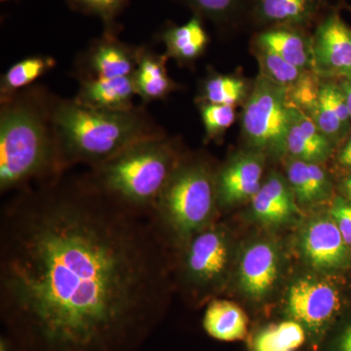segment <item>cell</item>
Wrapping results in <instances>:
<instances>
[{"label": "cell", "mask_w": 351, "mask_h": 351, "mask_svg": "<svg viewBox=\"0 0 351 351\" xmlns=\"http://www.w3.org/2000/svg\"><path fill=\"white\" fill-rule=\"evenodd\" d=\"M172 249L149 215L82 175L23 189L0 212V321L17 351H138L160 325Z\"/></svg>", "instance_id": "obj_1"}, {"label": "cell", "mask_w": 351, "mask_h": 351, "mask_svg": "<svg viewBox=\"0 0 351 351\" xmlns=\"http://www.w3.org/2000/svg\"><path fill=\"white\" fill-rule=\"evenodd\" d=\"M55 99L56 95L38 84L0 99L1 195L64 175L53 120Z\"/></svg>", "instance_id": "obj_2"}, {"label": "cell", "mask_w": 351, "mask_h": 351, "mask_svg": "<svg viewBox=\"0 0 351 351\" xmlns=\"http://www.w3.org/2000/svg\"><path fill=\"white\" fill-rule=\"evenodd\" d=\"M53 120L64 174L76 165L97 167L136 143L167 135L144 105L108 112L56 96Z\"/></svg>", "instance_id": "obj_3"}, {"label": "cell", "mask_w": 351, "mask_h": 351, "mask_svg": "<svg viewBox=\"0 0 351 351\" xmlns=\"http://www.w3.org/2000/svg\"><path fill=\"white\" fill-rule=\"evenodd\" d=\"M184 156L181 141L164 135L130 145L86 174L108 197L149 216Z\"/></svg>", "instance_id": "obj_4"}, {"label": "cell", "mask_w": 351, "mask_h": 351, "mask_svg": "<svg viewBox=\"0 0 351 351\" xmlns=\"http://www.w3.org/2000/svg\"><path fill=\"white\" fill-rule=\"evenodd\" d=\"M216 172L202 156L184 154L159 196L149 217L172 251L213 225Z\"/></svg>", "instance_id": "obj_5"}, {"label": "cell", "mask_w": 351, "mask_h": 351, "mask_svg": "<svg viewBox=\"0 0 351 351\" xmlns=\"http://www.w3.org/2000/svg\"><path fill=\"white\" fill-rule=\"evenodd\" d=\"M291 108L287 88L258 75L242 112V134L249 149L265 156H286Z\"/></svg>", "instance_id": "obj_6"}, {"label": "cell", "mask_w": 351, "mask_h": 351, "mask_svg": "<svg viewBox=\"0 0 351 351\" xmlns=\"http://www.w3.org/2000/svg\"><path fill=\"white\" fill-rule=\"evenodd\" d=\"M230 239L223 226L211 225L182 247L174 258V274L182 286L199 295L223 283L230 265Z\"/></svg>", "instance_id": "obj_7"}, {"label": "cell", "mask_w": 351, "mask_h": 351, "mask_svg": "<svg viewBox=\"0 0 351 351\" xmlns=\"http://www.w3.org/2000/svg\"><path fill=\"white\" fill-rule=\"evenodd\" d=\"M343 306L338 284L326 277L302 276L289 288L286 313L306 334L319 339L336 319Z\"/></svg>", "instance_id": "obj_8"}, {"label": "cell", "mask_w": 351, "mask_h": 351, "mask_svg": "<svg viewBox=\"0 0 351 351\" xmlns=\"http://www.w3.org/2000/svg\"><path fill=\"white\" fill-rule=\"evenodd\" d=\"M313 73L325 80L351 76V27L330 7L311 34Z\"/></svg>", "instance_id": "obj_9"}, {"label": "cell", "mask_w": 351, "mask_h": 351, "mask_svg": "<svg viewBox=\"0 0 351 351\" xmlns=\"http://www.w3.org/2000/svg\"><path fill=\"white\" fill-rule=\"evenodd\" d=\"M141 49L120 40L117 32L104 31L76 59L75 76L85 80L133 75Z\"/></svg>", "instance_id": "obj_10"}, {"label": "cell", "mask_w": 351, "mask_h": 351, "mask_svg": "<svg viewBox=\"0 0 351 351\" xmlns=\"http://www.w3.org/2000/svg\"><path fill=\"white\" fill-rule=\"evenodd\" d=\"M265 156L248 149L233 154L216 172L219 208L237 206L252 200L263 184Z\"/></svg>", "instance_id": "obj_11"}, {"label": "cell", "mask_w": 351, "mask_h": 351, "mask_svg": "<svg viewBox=\"0 0 351 351\" xmlns=\"http://www.w3.org/2000/svg\"><path fill=\"white\" fill-rule=\"evenodd\" d=\"M302 257L318 271H337L351 265V248L330 216L307 223L301 237Z\"/></svg>", "instance_id": "obj_12"}, {"label": "cell", "mask_w": 351, "mask_h": 351, "mask_svg": "<svg viewBox=\"0 0 351 351\" xmlns=\"http://www.w3.org/2000/svg\"><path fill=\"white\" fill-rule=\"evenodd\" d=\"M329 8L326 0H256L250 29L290 27L308 31Z\"/></svg>", "instance_id": "obj_13"}, {"label": "cell", "mask_w": 351, "mask_h": 351, "mask_svg": "<svg viewBox=\"0 0 351 351\" xmlns=\"http://www.w3.org/2000/svg\"><path fill=\"white\" fill-rule=\"evenodd\" d=\"M280 254L269 241L251 244L242 255L239 284L242 292L253 301H262L274 290L280 274Z\"/></svg>", "instance_id": "obj_14"}, {"label": "cell", "mask_w": 351, "mask_h": 351, "mask_svg": "<svg viewBox=\"0 0 351 351\" xmlns=\"http://www.w3.org/2000/svg\"><path fill=\"white\" fill-rule=\"evenodd\" d=\"M297 203L287 179L274 172L263 181L257 195L252 198L251 211L263 225H285L299 213Z\"/></svg>", "instance_id": "obj_15"}, {"label": "cell", "mask_w": 351, "mask_h": 351, "mask_svg": "<svg viewBox=\"0 0 351 351\" xmlns=\"http://www.w3.org/2000/svg\"><path fill=\"white\" fill-rule=\"evenodd\" d=\"M334 143L308 115L292 105L286 138V154L306 162H324L331 156Z\"/></svg>", "instance_id": "obj_16"}, {"label": "cell", "mask_w": 351, "mask_h": 351, "mask_svg": "<svg viewBox=\"0 0 351 351\" xmlns=\"http://www.w3.org/2000/svg\"><path fill=\"white\" fill-rule=\"evenodd\" d=\"M252 43L265 48L304 71H313V41L308 31L270 27L256 31Z\"/></svg>", "instance_id": "obj_17"}, {"label": "cell", "mask_w": 351, "mask_h": 351, "mask_svg": "<svg viewBox=\"0 0 351 351\" xmlns=\"http://www.w3.org/2000/svg\"><path fill=\"white\" fill-rule=\"evenodd\" d=\"M133 75L105 80H80L75 101L84 107L108 112H125L136 107Z\"/></svg>", "instance_id": "obj_18"}, {"label": "cell", "mask_w": 351, "mask_h": 351, "mask_svg": "<svg viewBox=\"0 0 351 351\" xmlns=\"http://www.w3.org/2000/svg\"><path fill=\"white\" fill-rule=\"evenodd\" d=\"M158 39L165 46L166 56L182 66L199 59L210 40L204 21L195 15L184 25L167 23L159 32Z\"/></svg>", "instance_id": "obj_19"}, {"label": "cell", "mask_w": 351, "mask_h": 351, "mask_svg": "<svg viewBox=\"0 0 351 351\" xmlns=\"http://www.w3.org/2000/svg\"><path fill=\"white\" fill-rule=\"evenodd\" d=\"M308 117L334 144L345 137L351 117L339 83L321 78L317 101Z\"/></svg>", "instance_id": "obj_20"}, {"label": "cell", "mask_w": 351, "mask_h": 351, "mask_svg": "<svg viewBox=\"0 0 351 351\" xmlns=\"http://www.w3.org/2000/svg\"><path fill=\"white\" fill-rule=\"evenodd\" d=\"M221 34L250 29L256 0H175Z\"/></svg>", "instance_id": "obj_21"}, {"label": "cell", "mask_w": 351, "mask_h": 351, "mask_svg": "<svg viewBox=\"0 0 351 351\" xmlns=\"http://www.w3.org/2000/svg\"><path fill=\"white\" fill-rule=\"evenodd\" d=\"M169 58L142 46L137 68L133 73L136 93L143 105L154 101L165 100L179 85L170 77L167 71Z\"/></svg>", "instance_id": "obj_22"}, {"label": "cell", "mask_w": 351, "mask_h": 351, "mask_svg": "<svg viewBox=\"0 0 351 351\" xmlns=\"http://www.w3.org/2000/svg\"><path fill=\"white\" fill-rule=\"evenodd\" d=\"M286 171L289 184L300 204L322 202L331 195V180L320 164L306 162L290 157Z\"/></svg>", "instance_id": "obj_23"}, {"label": "cell", "mask_w": 351, "mask_h": 351, "mask_svg": "<svg viewBox=\"0 0 351 351\" xmlns=\"http://www.w3.org/2000/svg\"><path fill=\"white\" fill-rule=\"evenodd\" d=\"M202 324L208 336L218 341H241L248 334L246 313L235 302L226 300H213L208 304Z\"/></svg>", "instance_id": "obj_24"}, {"label": "cell", "mask_w": 351, "mask_h": 351, "mask_svg": "<svg viewBox=\"0 0 351 351\" xmlns=\"http://www.w3.org/2000/svg\"><path fill=\"white\" fill-rule=\"evenodd\" d=\"M56 66V60L48 55H34L21 60L7 69L0 80V99L8 98L32 86Z\"/></svg>", "instance_id": "obj_25"}, {"label": "cell", "mask_w": 351, "mask_h": 351, "mask_svg": "<svg viewBox=\"0 0 351 351\" xmlns=\"http://www.w3.org/2000/svg\"><path fill=\"white\" fill-rule=\"evenodd\" d=\"M251 89L248 83L239 76L211 73L201 83L196 101L235 107L246 101Z\"/></svg>", "instance_id": "obj_26"}, {"label": "cell", "mask_w": 351, "mask_h": 351, "mask_svg": "<svg viewBox=\"0 0 351 351\" xmlns=\"http://www.w3.org/2000/svg\"><path fill=\"white\" fill-rule=\"evenodd\" d=\"M306 336V331L299 323L284 321L258 332L254 339V351H294L304 345Z\"/></svg>", "instance_id": "obj_27"}, {"label": "cell", "mask_w": 351, "mask_h": 351, "mask_svg": "<svg viewBox=\"0 0 351 351\" xmlns=\"http://www.w3.org/2000/svg\"><path fill=\"white\" fill-rule=\"evenodd\" d=\"M252 52L260 66V75L288 90L301 82L304 76L311 71L298 68L274 53L254 43H252Z\"/></svg>", "instance_id": "obj_28"}, {"label": "cell", "mask_w": 351, "mask_h": 351, "mask_svg": "<svg viewBox=\"0 0 351 351\" xmlns=\"http://www.w3.org/2000/svg\"><path fill=\"white\" fill-rule=\"evenodd\" d=\"M69 8L83 15L99 18L104 31L119 32L117 19L130 0H64Z\"/></svg>", "instance_id": "obj_29"}, {"label": "cell", "mask_w": 351, "mask_h": 351, "mask_svg": "<svg viewBox=\"0 0 351 351\" xmlns=\"http://www.w3.org/2000/svg\"><path fill=\"white\" fill-rule=\"evenodd\" d=\"M201 119L206 135V142L217 141L223 136L235 120L234 107L214 104H199Z\"/></svg>", "instance_id": "obj_30"}, {"label": "cell", "mask_w": 351, "mask_h": 351, "mask_svg": "<svg viewBox=\"0 0 351 351\" xmlns=\"http://www.w3.org/2000/svg\"><path fill=\"white\" fill-rule=\"evenodd\" d=\"M330 216L338 226L341 237L351 248V202L338 197L330 209Z\"/></svg>", "instance_id": "obj_31"}, {"label": "cell", "mask_w": 351, "mask_h": 351, "mask_svg": "<svg viewBox=\"0 0 351 351\" xmlns=\"http://www.w3.org/2000/svg\"><path fill=\"white\" fill-rule=\"evenodd\" d=\"M336 351H351V323L346 327L339 336Z\"/></svg>", "instance_id": "obj_32"}, {"label": "cell", "mask_w": 351, "mask_h": 351, "mask_svg": "<svg viewBox=\"0 0 351 351\" xmlns=\"http://www.w3.org/2000/svg\"><path fill=\"white\" fill-rule=\"evenodd\" d=\"M338 162L343 167L351 169V138L339 152Z\"/></svg>", "instance_id": "obj_33"}, {"label": "cell", "mask_w": 351, "mask_h": 351, "mask_svg": "<svg viewBox=\"0 0 351 351\" xmlns=\"http://www.w3.org/2000/svg\"><path fill=\"white\" fill-rule=\"evenodd\" d=\"M339 86L343 90V95H345L346 105H348L351 117V76L350 77L343 78V80L339 82Z\"/></svg>", "instance_id": "obj_34"}, {"label": "cell", "mask_w": 351, "mask_h": 351, "mask_svg": "<svg viewBox=\"0 0 351 351\" xmlns=\"http://www.w3.org/2000/svg\"><path fill=\"white\" fill-rule=\"evenodd\" d=\"M0 351H17L12 341L4 332L0 336Z\"/></svg>", "instance_id": "obj_35"}, {"label": "cell", "mask_w": 351, "mask_h": 351, "mask_svg": "<svg viewBox=\"0 0 351 351\" xmlns=\"http://www.w3.org/2000/svg\"><path fill=\"white\" fill-rule=\"evenodd\" d=\"M345 189L346 191V195H348V197H350V199L351 200V175L350 177H348V179L346 180Z\"/></svg>", "instance_id": "obj_36"}, {"label": "cell", "mask_w": 351, "mask_h": 351, "mask_svg": "<svg viewBox=\"0 0 351 351\" xmlns=\"http://www.w3.org/2000/svg\"><path fill=\"white\" fill-rule=\"evenodd\" d=\"M0 1H1V2H6V1H9V0H0Z\"/></svg>", "instance_id": "obj_37"}]
</instances>
